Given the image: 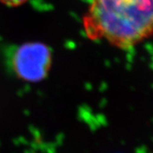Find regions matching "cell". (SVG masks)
I'll use <instances>...</instances> for the list:
<instances>
[{
    "label": "cell",
    "mask_w": 153,
    "mask_h": 153,
    "mask_svg": "<svg viewBox=\"0 0 153 153\" xmlns=\"http://www.w3.org/2000/svg\"><path fill=\"white\" fill-rule=\"evenodd\" d=\"M50 66L49 49L40 43L21 45L13 56V68L15 74L28 82H38L46 77Z\"/></svg>",
    "instance_id": "cell-2"
},
{
    "label": "cell",
    "mask_w": 153,
    "mask_h": 153,
    "mask_svg": "<svg viewBox=\"0 0 153 153\" xmlns=\"http://www.w3.org/2000/svg\"><path fill=\"white\" fill-rule=\"evenodd\" d=\"M27 1V0H0L1 3L6 4L8 6H18Z\"/></svg>",
    "instance_id": "cell-3"
},
{
    "label": "cell",
    "mask_w": 153,
    "mask_h": 153,
    "mask_svg": "<svg viewBox=\"0 0 153 153\" xmlns=\"http://www.w3.org/2000/svg\"><path fill=\"white\" fill-rule=\"evenodd\" d=\"M83 23L89 38L133 49L153 37V0H91Z\"/></svg>",
    "instance_id": "cell-1"
}]
</instances>
